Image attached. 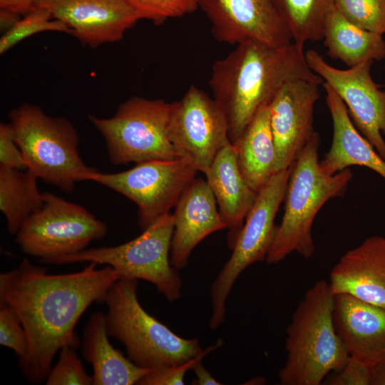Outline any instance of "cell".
I'll return each instance as SVG.
<instances>
[{
    "label": "cell",
    "instance_id": "obj_31",
    "mask_svg": "<svg viewBox=\"0 0 385 385\" xmlns=\"http://www.w3.org/2000/svg\"><path fill=\"white\" fill-rule=\"evenodd\" d=\"M0 344L11 349L19 359L28 352V338L23 324L9 306L0 304Z\"/></svg>",
    "mask_w": 385,
    "mask_h": 385
},
{
    "label": "cell",
    "instance_id": "obj_29",
    "mask_svg": "<svg viewBox=\"0 0 385 385\" xmlns=\"http://www.w3.org/2000/svg\"><path fill=\"white\" fill-rule=\"evenodd\" d=\"M140 19L160 26L171 19L194 13L199 9V0H127Z\"/></svg>",
    "mask_w": 385,
    "mask_h": 385
},
{
    "label": "cell",
    "instance_id": "obj_21",
    "mask_svg": "<svg viewBox=\"0 0 385 385\" xmlns=\"http://www.w3.org/2000/svg\"><path fill=\"white\" fill-rule=\"evenodd\" d=\"M205 175L222 219L229 230L228 245L232 249L257 192L244 179L231 143L218 152Z\"/></svg>",
    "mask_w": 385,
    "mask_h": 385
},
{
    "label": "cell",
    "instance_id": "obj_14",
    "mask_svg": "<svg viewBox=\"0 0 385 385\" xmlns=\"http://www.w3.org/2000/svg\"><path fill=\"white\" fill-rule=\"evenodd\" d=\"M219 42L236 46L257 41L273 46L292 43L272 0H199Z\"/></svg>",
    "mask_w": 385,
    "mask_h": 385
},
{
    "label": "cell",
    "instance_id": "obj_25",
    "mask_svg": "<svg viewBox=\"0 0 385 385\" xmlns=\"http://www.w3.org/2000/svg\"><path fill=\"white\" fill-rule=\"evenodd\" d=\"M38 178L29 170L0 166V210L7 230L16 235L25 220L44 203Z\"/></svg>",
    "mask_w": 385,
    "mask_h": 385
},
{
    "label": "cell",
    "instance_id": "obj_18",
    "mask_svg": "<svg viewBox=\"0 0 385 385\" xmlns=\"http://www.w3.org/2000/svg\"><path fill=\"white\" fill-rule=\"evenodd\" d=\"M170 248V263L185 268L194 248L210 234L226 228L215 196L206 180L195 178L176 205Z\"/></svg>",
    "mask_w": 385,
    "mask_h": 385
},
{
    "label": "cell",
    "instance_id": "obj_5",
    "mask_svg": "<svg viewBox=\"0 0 385 385\" xmlns=\"http://www.w3.org/2000/svg\"><path fill=\"white\" fill-rule=\"evenodd\" d=\"M138 280L119 279L108 290L104 302L107 331L120 342L135 365L156 369L183 364L200 354L197 339H185L148 314L137 294Z\"/></svg>",
    "mask_w": 385,
    "mask_h": 385
},
{
    "label": "cell",
    "instance_id": "obj_37",
    "mask_svg": "<svg viewBox=\"0 0 385 385\" xmlns=\"http://www.w3.org/2000/svg\"><path fill=\"white\" fill-rule=\"evenodd\" d=\"M21 18V16L5 9H0V28L5 33L12 28Z\"/></svg>",
    "mask_w": 385,
    "mask_h": 385
},
{
    "label": "cell",
    "instance_id": "obj_2",
    "mask_svg": "<svg viewBox=\"0 0 385 385\" xmlns=\"http://www.w3.org/2000/svg\"><path fill=\"white\" fill-rule=\"evenodd\" d=\"M307 79L322 83L307 64L304 46L247 41L212 65L208 85L235 144L258 111L287 83Z\"/></svg>",
    "mask_w": 385,
    "mask_h": 385
},
{
    "label": "cell",
    "instance_id": "obj_36",
    "mask_svg": "<svg viewBox=\"0 0 385 385\" xmlns=\"http://www.w3.org/2000/svg\"><path fill=\"white\" fill-rule=\"evenodd\" d=\"M196 379L192 381V384L197 385H220L221 382L214 378L212 374L202 364V361H198L192 369Z\"/></svg>",
    "mask_w": 385,
    "mask_h": 385
},
{
    "label": "cell",
    "instance_id": "obj_38",
    "mask_svg": "<svg viewBox=\"0 0 385 385\" xmlns=\"http://www.w3.org/2000/svg\"><path fill=\"white\" fill-rule=\"evenodd\" d=\"M371 385H385V361L373 367Z\"/></svg>",
    "mask_w": 385,
    "mask_h": 385
},
{
    "label": "cell",
    "instance_id": "obj_7",
    "mask_svg": "<svg viewBox=\"0 0 385 385\" xmlns=\"http://www.w3.org/2000/svg\"><path fill=\"white\" fill-rule=\"evenodd\" d=\"M171 103L133 96L122 103L114 115L88 119L106 143L113 165L138 163L179 157L169 138Z\"/></svg>",
    "mask_w": 385,
    "mask_h": 385
},
{
    "label": "cell",
    "instance_id": "obj_19",
    "mask_svg": "<svg viewBox=\"0 0 385 385\" xmlns=\"http://www.w3.org/2000/svg\"><path fill=\"white\" fill-rule=\"evenodd\" d=\"M333 294L385 307V237L371 236L341 257L329 274Z\"/></svg>",
    "mask_w": 385,
    "mask_h": 385
},
{
    "label": "cell",
    "instance_id": "obj_1",
    "mask_svg": "<svg viewBox=\"0 0 385 385\" xmlns=\"http://www.w3.org/2000/svg\"><path fill=\"white\" fill-rule=\"evenodd\" d=\"M51 274L24 259L0 274V304L11 307L20 318L28 338V352L19 365L28 381H46L56 353L65 346L77 348L75 327L93 302L102 303L109 288L120 279L111 266Z\"/></svg>",
    "mask_w": 385,
    "mask_h": 385
},
{
    "label": "cell",
    "instance_id": "obj_3",
    "mask_svg": "<svg viewBox=\"0 0 385 385\" xmlns=\"http://www.w3.org/2000/svg\"><path fill=\"white\" fill-rule=\"evenodd\" d=\"M333 309L328 282L318 280L305 292L286 329L280 384L319 385L346 364L349 356L336 332Z\"/></svg>",
    "mask_w": 385,
    "mask_h": 385
},
{
    "label": "cell",
    "instance_id": "obj_11",
    "mask_svg": "<svg viewBox=\"0 0 385 385\" xmlns=\"http://www.w3.org/2000/svg\"><path fill=\"white\" fill-rule=\"evenodd\" d=\"M197 171L186 160H155L136 163L123 172L94 170L88 178L135 202L138 223L144 230L175 207L180 196L196 178Z\"/></svg>",
    "mask_w": 385,
    "mask_h": 385
},
{
    "label": "cell",
    "instance_id": "obj_27",
    "mask_svg": "<svg viewBox=\"0 0 385 385\" xmlns=\"http://www.w3.org/2000/svg\"><path fill=\"white\" fill-rule=\"evenodd\" d=\"M45 31L71 34V31L63 23L54 19L46 9L35 6L3 34L0 38V54H4L24 39Z\"/></svg>",
    "mask_w": 385,
    "mask_h": 385
},
{
    "label": "cell",
    "instance_id": "obj_30",
    "mask_svg": "<svg viewBox=\"0 0 385 385\" xmlns=\"http://www.w3.org/2000/svg\"><path fill=\"white\" fill-rule=\"evenodd\" d=\"M58 360L46 379V385H91L92 376L86 371L75 348L65 346L60 349Z\"/></svg>",
    "mask_w": 385,
    "mask_h": 385
},
{
    "label": "cell",
    "instance_id": "obj_23",
    "mask_svg": "<svg viewBox=\"0 0 385 385\" xmlns=\"http://www.w3.org/2000/svg\"><path fill=\"white\" fill-rule=\"evenodd\" d=\"M233 146L244 179L258 193L276 173L269 105L258 111Z\"/></svg>",
    "mask_w": 385,
    "mask_h": 385
},
{
    "label": "cell",
    "instance_id": "obj_33",
    "mask_svg": "<svg viewBox=\"0 0 385 385\" xmlns=\"http://www.w3.org/2000/svg\"><path fill=\"white\" fill-rule=\"evenodd\" d=\"M373 367L349 356L339 371L329 374L323 382L329 385H371Z\"/></svg>",
    "mask_w": 385,
    "mask_h": 385
},
{
    "label": "cell",
    "instance_id": "obj_34",
    "mask_svg": "<svg viewBox=\"0 0 385 385\" xmlns=\"http://www.w3.org/2000/svg\"><path fill=\"white\" fill-rule=\"evenodd\" d=\"M0 166L19 170L27 169L9 123L0 124Z\"/></svg>",
    "mask_w": 385,
    "mask_h": 385
},
{
    "label": "cell",
    "instance_id": "obj_8",
    "mask_svg": "<svg viewBox=\"0 0 385 385\" xmlns=\"http://www.w3.org/2000/svg\"><path fill=\"white\" fill-rule=\"evenodd\" d=\"M173 230L174 216L169 212L128 242L85 249L48 263L88 262L108 265L116 271L120 279L148 281L168 301L174 302L181 297L182 279L169 257Z\"/></svg>",
    "mask_w": 385,
    "mask_h": 385
},
{
    "label": "cell",
    "instance_id": "obj_17",
    "mask_svg": "<svg viewBox=\"0 0 385 385\" xmlns=\"http://www.w3.org/2000/svg\"><path fill=\"white\" fill-rule=\"evenodd\" d=\"M333 320L349 356L371 366L385 361V307L334 294Z\"/></svg>",
    "mask_w": 385,
    "mask_h": 385
},
{
    "label": "cell",
    "instance_id": "obj_24",
    "mask_svg": "<svg viewBox=\"0 0 385 385\" xmlns=\"http://www.w3.org/2000/svg\"><path fill=\"white\" fill-rule=\"evenodd\" d=\"M322 39L328 56L348 67L385 58L383 35L349 22L335 7L327 17Z\"/></svg>",
    "mask_w": 385,
    "mask_h": 385
},
{
    "label": "cell",
    "instance_id": "obj_4",
    "mask_svg": "<svg viewBox=\"0 0 385 385\" xmlns=\"http://www.w3.org/2000/svg\"><path fill=\"white\" fill-rule=\"evenodd\" d=\"M319 134L315 131L292 166L284 196V212L267 253V264H277L292 252L312 257L315 252L312 228L325 203L342 196L353 174L346 168L329 175L319 160Z\"/></svg>",
    "mask_w": 385,
    "mask_h": 385
},
{
    "label": "cell",
    "instance_id": "obj_13",
    "mask_svg": "<svg viewBox=\"0 0 385 385\" xmlns=\"http://www.w3.org/2000/svg\"><path fill=\"white\" fill-rule=\"evenodd\" d=\"M305 57L311 70L337 93L356 128L385 160V91L372 78L373 61L339 69L314 49L305 52Z\"/></svg>",
    "mask_w": 385,
    "mask_h": 385
},
{
    "label": "cell",
    "instance_id": "obj_28",
    "mask_svg": "<svg viewBox=\"0 0 385 385\" xmlns=\"http://www.w3.org/2000/svg\"><path fill=\"white\" fill-rule=\"evenodd\" d=\"M334 5L349 22L367 31L385 34V0H334Z\"/></svg>",
    "mask_w": 385,
    "mask_h": 385
},
{
    "label": "cell",
    "instance_id": "obj_32",
    "mask_svg": "<svg viewBox=\"0 0 385 385\" xmlns=\"http://www.w3.org/2000/svg\"><path fill=\"white\" fill-rule=\"evenodd\" d=\"M222 340H218L215 344L207 347L194 358L178 365L152 369L145 376L138 384L140 385H177L184 384V376L188 370L208 354L221 346Z\"/></svg>",
    "mask_w": 385,
    "mask_h": 385
},
{
    "label": "cell",
    "instance_id": "obj_16",
    "mask_svg": "<svg viewBox=\"0 0 385 385\" xmlns=\"http://www.w3.org/2000/svg\"><path fill=\"white\" fill-rule=\"evenodd\" d=\"M35 6L63 23L83 46L120 41L141 20L127 0H38Z\"/></svg>",
    "mask_w": 385,
    "mask_h": 385
},
{
    "label": "cell",
    "instance_id": "obj_15",
    "mask_svg": "<svg viewBox=\"0 0 385 385\" xmlns=\"http://www.w3.org/2000/svg\"><path fill=\"white\" fill-rule=\"evenodd\" d=\"M319 84L307 79L289 81L269 104L276 173L294 164L315 133L314 112L320 97Z\"/></svg>",
    "mask_w": 385,
    "mask_h": 385
},
{
    "label": "cell",
    "instance_id": "obj_9",
    "mask_svg": "<svg viewBox=\"0 0 385 385\" xmlns=\"http://www.w3.org/2000/svg\"><path fill=\"white\" fill-rule=\"evenodd\" d=\"M292 166L277 172L258 192L232 249V255L212 284L211 329L224 322L227 297L241 273L252 264L266 260L276 235L274 219L284 199Z\"/></svg>",
    "mask_w": 385,
    "mask_h": 385
},
{
    "label": "cell",
    "instance_id": "obj_26",
    "mask_svg": "<svg viewBox=\"0 0 385 385\" xmlns=\"http://www.w3.org/2000/svg\"><path fill=\"white\" fill-rule=\"evenodd\" d=\"M292 42L304 46L323 38L324 24L334 0H272Z\"/></svg>",
    "mask_w": 385,
    "mask_h": 385
},
{
    "label": "cell",
    "instance_id": "obj_35",
    "mask_svg": "<svg viewBox=\"0 0 385 385\" xmlns=\"http://www.w3.org/2000/svg\"><path fill=\"white\" fill-rule=\"evenodd\" d=\"M38 0H0V9H5L20 16L33 9Z\"/></svg>",
    "mask_w": 385,
    "mask_h": 385
},
{
    "label": "cell",
    "instance_id": "obj_22",
    "mask_svg": "<svg viewBox=\"0 0 385 385\" xmlns=\"http://www.w3.org/2000/svg\"><path fill=\"white\" fill-rule=\"evenodd\" d=\"M108 337L106 314H92L84 328L82 354L93 367V384H138L151 369L140 367L124 356Z\"/></svg>",
    "mask_w": 385,
    "mask_h": 385
},
{
    "label": "cell",
    "instance_id": "obj_12",
    "mask_svg": "<svg viewBox=\"0 0 385 385\" xmlns=\"http://www.w3.org/2000/svg\"><path fill=\"white\" fill-rule=\"evenodd\" d=\"M168 130L179 158L203 173L230 143L222 111L213 98L195 85L179 101L171 102Z\"/></svg>",
    "mask_w": 385,
    "mask_h": 385
},
{
    "label": "cell",
    "instance_id": "obj_10",
    "mask_svg": "<svg viewBox=\"0 0 385 385\" xmlns=\"http://www.w3.org/2000/svg\"><path fill=\"white\" fill-rule=\"evenodd\" d=\"M107 225L84 207L50 192L16 234L22 251L43 262L78 253L107 233Z\"/></svg>",
    "mask_w": 385,
    "mask_h": 385
},
{
    "label": "cell",
    "instance_id": "obj_6",
    "mask_svg": "<svg viewBox=\"0 0 385 385\" xmlns=\"http://www.w3.org/2000/svg\"><path fill=\"white\" fill-rule=\"evenodd\" d=\"M9 119L27 169L38 180L69 193L96 170L81 158L78 134L69 120L28 103L12 109Z\"/></svg>",
    "mask_w": 385,
    "mask_h": 385
},
{
    "label": "cell",
    "instance_id": "obj_20",
    "mask_svg": "<svg viewBox=\"0 0 385 385\" xmlns=\"http://www.w3.org/2000/svg\"><path fill=\"white\" fill-rule=\"evenodd\" d=\"M322 85L332 119L333 138L329 150L319 161L322 170L332 175L349 166L359 165L372 170L385 179V160L356 128L337 93L328 84Z\"/></svg>",
    "mask_w": 385,
    "mask_h": 385
}]
</instances>
